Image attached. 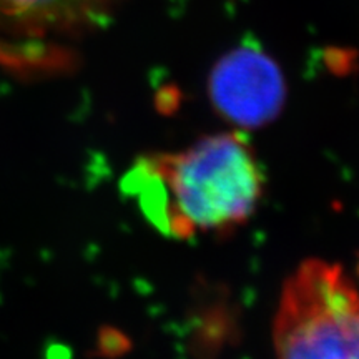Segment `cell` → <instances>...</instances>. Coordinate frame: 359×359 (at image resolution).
<instances>
[{
	"instance_id": "6da1fadb",
	"label": "cell",
	"mask_w": 359,
	"mask_h": 359,
	"mask_svg": "<svg viewBox=\"0 0 359 359\" xmlns=\"http://www.w3.org/2000/svg\"><path fill=\"white\" fill-rule=\"evenodd\" d=\"M123 188L148 222L175 240L245 224L264 195L257 151L241 132L206 135L185 150L135 161Z\"/></svg>"
},
{
	"instance_id": "7a4b0ae2",
	"label": "cell",
	"mask_w": 359,
	"mask_h": 359,
	"mask_svg": "<svg viewBox=\"0 0 359 359\" xmlns=\"http://www.w3.org/2000/svg\"><path fill=\"white\" fill-rule=\"evenodd\" d=\"M273 343L280 359H359V291L339 264L309 258L283 283Z\"/></svg>"
},
{
	"instance_id": "3957f363",
	"label": "cell",
	"mask_w": 359,
	"mask_h": 359,
	"mask_svg": "<svg viewBox=\"0 0 359 359\" xmlns=\"http://www.w3.org/2000/svg\"><path fill=\"white\" fill-rule=\"evenodd\" d=\"M208 92L224 120L241 128H259L280 115L286 83L271 57L257 45L245 43L217 62Z\"/></svg>"
},
{
	"instance_id": "277c9868",
	"label": "cell",
	"mask_w": 359,
	"mask_h": 359,
	"mask_svg": "<svg viewBox=\"0 0 359 359\" xmlns=\"http://www.w3.org/2000/svg\"><path fill=\"white\" fill-rule=\"evenodd\" d=\"M118 0H0V30L25 37L79 35L107 20Z\"/></svg>"
},
{
	"instance_id": "5b68a950",
	"label": "cell",
	"mask_w": 359,
	"mask_h": 359,
	"mask_svg": "<svg viewBox=\"0 0 359 359\" xmlns=\"http://www.w3.org/2000/svg\"><path fill=\"white\" fill-rule=\"evenodd\" d=\"M358 273H359V268H358Z\"/></svg>"
}]
</instances>
